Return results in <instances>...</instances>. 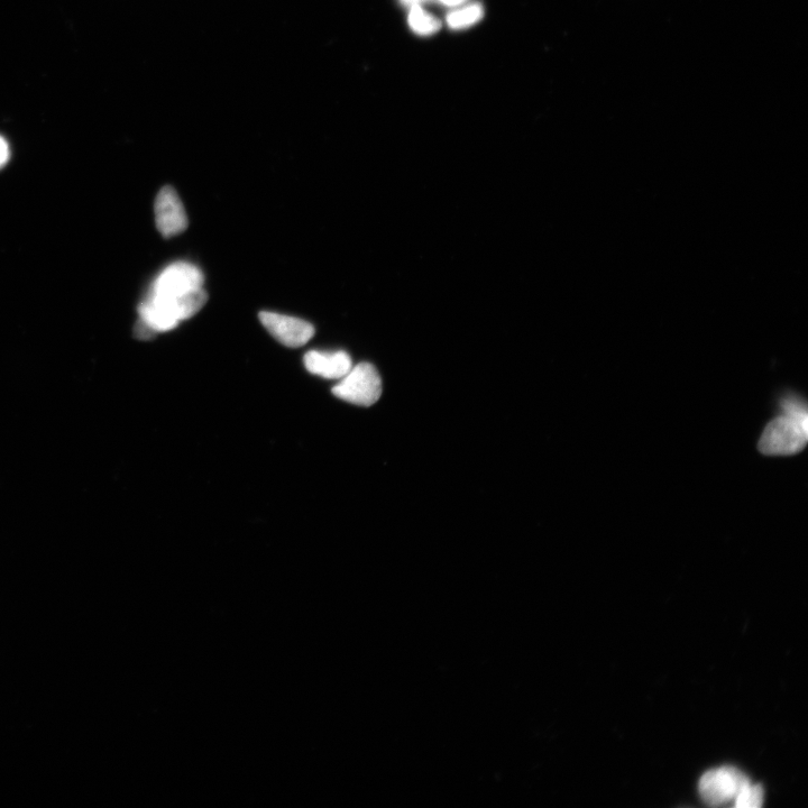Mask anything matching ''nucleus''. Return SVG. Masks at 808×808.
<instances>
[{"mask_svg":"<svg viewBox=\"0 0 808 808\" xmlns=\"http://www.w3.org/2000/svg\"><path fill=\"white\" fill-rule=\"evenodd\" d=\"M9 146L4 137L0 136V169L4 168L9 160Z\"/></svg>","mask_w":808,"mask_h":808,"instance_id":"9b49d317","label":"nucleus"},{"mask_svg":"<svg viewBox=\"0 0 808 808\" xmlns=\"http://www.w3.org/2000/svg\"><path fill=\"white\" fill-rule=\"evenodd\" d=\"M782 415L771 420L758 445L768 456L794 455L803 451L808 440V417L805 402L797 396H787L780 402Z\"/></svg>","mask_w":808,"mask_h":808,"instance_id":"f257e3e1","label":"nucleus"},{"mask_svg":"<svg viewBox=\"0 0 808 808\" xmlns=\"http://www.w3.org/2000/svg\"><path fill=\"white\" fill-rule=\"evenodd\" d=\"M204 274L196 265L177 262L164 269L152 284L149 297L173 300L204 288Z\"/></svg>","mask_w":808,"mask_h":808,"instance_id":"7ed1b4c3","label":"nucleus"},{"mask_svg":"<svg viewBox=\"0 0 808 808\" xmlns=\"http://www.w3.org/2000/svg\"><path fill=\"white\" fill-rule=\"evenodd\" d=\"M400 2L409 8L413 6H421L424 3H427L428 0H400Z\"/></svg>","mask_w":808,"mask_h":808,"instance_id":"ddd939ff","label":"nucleus"},{"mask_svg":"<svg viewBox=\"0 0 808 808\" xmlns=\"http://www.w3.org/2000/svg\"><path fill=\"white\" fill-rule=\"evenodd\" d=\"M155 222L162 236L170 238L185 232L188 217L177 191L164 187L155 199Z\"/></svg>","mask_w":808,"mask_h":808,"instance_id":"423d86ee","label":"nucleus"},{"mask_svg":"<svg viewBox=\"0 0 808 808\" xmlns=\"http://www.w3.org/2000/svg\"><path fill=\"white\" fill-rule=\"evenodd\" d=\"M438 2L442 3L443 5H445L447 7H454L455 8V7L463 6L467 2V0H438Z\"/></svg>","mask_w":808,"mask_h":808,"instance_id":"f8f14e48","label":"nucleus"},{"mask_svg":"<svg viewBox=\"0 0 808 808\" xmlns=\"http://www.w3.org/2000/svg\"><path fill=\"white\" fill-rule=\"evenodd\" d=\"M408 23L410 29L420 36L434 35L442 29V23L438 18L426 12L421 6L410 8Z\"/></svg>","mask_w":808,"mask_h":808,"instance_id":"1a4fd4ad","label":"nucleus"},{"mask_svg":"<svg viewBox=\"0 0 808 808\" xmlns=\"http://www.w3.org/2000/svg\"><path fill=\"white\" fill-rule=\"evenodd\" d=\"M308 372L328 380H341L352 369L350 355L345 352L323 353L311 351L305 356Z\"/></svg>","mask_w":808,"mask_h":808,"instance_id":"0eeeda50","label":"nucleus"},{"mask_svg":"<svg viewBox=\"0 0 808 808\" xmlns=\"http://www.w3.org/2000/svg\"><path fill=\"white\" fill-rule=\"evenodd\" d=\"M262 325L282 345L297 348L306 345L315 335V328L308 321L295 317L263 311Z\"/></svg>","mask_w":808,"mask_h":808,"instance_id":"39448f33","label":"nucleus"},{"mask_svg":"<svg viewBox=\"0 0 808 808\" xmlns=\"http://www.w3.org/2000/svg\"><path fill=\"white\" fill-rule=\"evenodd\" d=\"M748 777L734 767L707 771L700 780V795L710 806L734 802L741 789L749 784Z\"/></svg>","mask_w":808,"mask_h":808,"instance_id":"20e7f679","label":"nucleus"},{"mask_svg":"<svg viewBox=\"0 0 808 808\" xmlns=\"http://www.w3.org/2000/svg\"><path fill=\"white\" fill-rule=\"evenodd\" d=\"M382 380L378 370L370 363L358 364L339 381L334 396L356 406L371 407L382 396Z\"/></svg>","mask_w":808,"mask_h":808,"instance_id":"f03ea898","label":"nucleus"},{"mask_svg":"<svg viewBox=\"0 0 808 808\" xmlns=\"http://www.w3.org/2000/svg\"><path fill=\"white\" fill-rule=\"evenodd\" d=\"M484 16V8L479 3L459 6L447 15V24L453 30H463L479 23Z\"/></svg>","mask_w":808,"mask_h":808,"instance_id":"6e6552de","label":"nucleus"},{"mask_svg":"<svg viewBox=\"0 0 808 808\" xmlns=\"http://www.w3.org/2000/svg\"><path fill=\"white\" fill-rule=\"evenodd\" d=\"M762 803H764V789L751 783L743 787L734 800V806L739 808H759Z\"/></svg>","mask_w":808,"mask_h":808,"instance_id":"9d476101","label":"nucleus"}]
</instances>
